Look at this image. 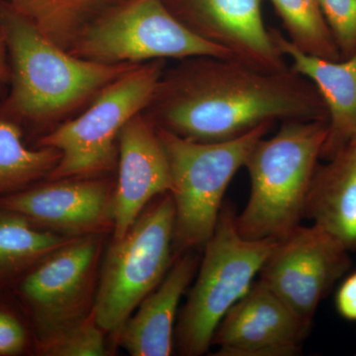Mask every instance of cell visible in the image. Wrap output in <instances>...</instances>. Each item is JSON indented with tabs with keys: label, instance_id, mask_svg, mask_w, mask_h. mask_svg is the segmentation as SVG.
<instances>
[{
	"label": "cell",
	"instance_id": "cell-25",
	"mask_svg": "<svg viewBox=\"0 0 356 356\" xmlns=\"http://www.w3.org/2000/svg\"><path fill=\"white\" fill-rule=\"evenodd\" d=\"M336 308L341 317L356 322V273L348 276L337 290Z\"/></svg>",
	"mask_w": 356,
	"mask_h": 356
},
{
	"label": "cell",
	"instance_id": "cell-6",
	"mask_svg": "<svg viewBox=\"0 0 356 356\" xmlns=\"http://www.w3.org/2000/svg\"><path fill=\"white\" fill-rule=\"evenodd\" d=\"M277 243L243 238L236 229L234 211L229 206L222 208L178 320L177 341L182 355L207 353L222 318L250 290Z\"/></svg>",
	"mask_w": 356,
	"mask_h": 356
},
{
	"label": "cell",
	"instance_id": "cell-9",
	"mask_svg": "<svg viewBox=\"0 0 356 356\" xmlns=\"http://www.w3.org/2000/svg\"><path fill=\"white\" fill-rule=\"evenodd\" d=\"M102 252L99 235L70 241L35 264L11 288L37 341L92 313Z\"/></svg>",
	"mask_w": 356,
	"mask_h": 356
},
{
	"label": "cell",
	"instance_id": "cell-24",
	"mask_svg": "<svg viewBox=\"0 0 356 356\" xmlns=\"http://www.w3.org/2000/svg\"><path fill=\"white\" fill-rule=\"evenodd\" d=\"M341 58L356 51V0H318Z\"/></svg>",
	"mask_w": 356,
	"mask_h": 356
},
{
	"label": "cell",
	"instance_id": "cell-18",
	"mask_svg": "<svg viewBox=\"0 0 356 356\" xmlns=\"http://www.w3.org/2000/svg\"><path fill=\"white\" fill-rule=\"evenodd\" d=\"M72 240L0 205V290H11L35 264Z\"/></svg>",
	"mask_w": 356,
	"mask_h": 356
},
{
	"label": "cell",
	"instance_id": "cell-19",
	"mask_svg": "<svg viewBox=\"0 0 356 356\" xmlns=\"http://www.w3.org/2000/svg\"><path fill=\"white\" fill-rule=\"evenodd\" d=\"M124 0H6L44 37L70 51L84 30Z\"/></svg>",
	"mask_w": 356,
	"mask_h": 356
},
{
	"label": "cell",
	"instance_id": "cell-5",
	"mask_svg": "<svg viewBox=\"0 0 356 356\" xmlns=\"http://www.w3.org/2000/svg\"><path fill=\"white\" fill-rule=\"evenodd\" d=\"M165 70V60L136 65L103 88L83 114L40 138L38 147L60 153L48 179L97 177L113 170L122 129L149 106Z\"/></svg>",
	"mask_w": 356,
	"mask_h": 356
},
{
	"label": "cell",
	"instance_id": "cell-7",
	"mask_svg": "<svg viewBox=\"0 0 356 356\" xmlns=\"http://www.w3.org/2000/svg\"><path fill=\"white\" fill-rule=\"evenodd\" d=\"M175 208L170 192L149 204L120 238H113L100 273L92 315L117 334L172 264Z\"/></svg>",
	"mask_w": 356,
	"mask_h": 356
},
{
	"label": "cell",
	"instance_id": "cell-15",
	"mask_svg": "<svg viewBox=\"0 0 356 356\" xmlns=\"http://www.w3.org/2000/svg\"><path fill=\"white\" fill-rule=\"evenodd\" d=\"M271 36L283 56L292 60V70L311 81L329 112V129L321 159L329 161L353 140L356 130V51L334 62L308 55L280 32Z\"/></svg>",
	"mask_w": 356,
	"mask_h": 356
},
{
	"label": "cell",
	"instance_id": "cell-27",
	"mask_svg": "<svg viewBox=\"0 0 356 356\" xmlns=\"http://www.w3.org/2000/svg\"><path fill=\"white\" fill-rule=\"evenodd\" d=\"M350 143H351V144L355 145V146L356 147V130H355V135H353V140H351Z\"/></svg>",
	"mask_w": 356,
	"mask_h": 356
},
{
	"label": "cell",
	"instance_id": "cell-11",
	"mask_svg": "<svg viewBox=\"0 0 356 356\" xmlns=\"http://www.w3.org/2000/svg\"><path fill=\"white\" fill-rule=\"evenodd\" d=\"M115 187L96 177L64 178L33 184L0 197L39 228L74 238L114 229Z\"/></svg>",
	"mask_w": 356,
	"mask_h": 356
},
{
	"label": "cell",
	"instance_id": "cell-8",
	"mask_svg": "<svg viewBox=\"0 0 356 356\" xmlns=\"http://www.w3.org/2000/svg\"><path fill=\"white\" fill-rule=\"evenodd\" d=\"M69 51L84 60L113 65L166 58H234L226 49L191 31L163 0H124L96 18Z\"/></svg>",
	"mask_w": 356,
	"mask_h": 356
},
{
	"label": "cell",
	"instance_id": "cell-22",
	"mask_svg": "<svg viewBox=\"0 0 356 356\" xmlns=\"http://www.w3.org/2000/svg\"><path fill=\"white\" fill-rule=\"evenodd\" d=\"M102 327L92 313L76 324L37 341L35 355L44 356H105L109 355Z\"/></svg>",
	"mask_w": 356,
	"mask_h": 356
},
{
	"label": "cell",
	"instance_id": "cell-4",
	"mask_svg": "<svg viewBox=\"0 0 356 356\" xmlns=\"http://www.w3.org/2000/svg\"><path fill=\"white\" fill-rule=\"evenodd\" d=\"M261 124L236 139L201 143L156 128L172 175L170 193L175 208L173 248L204 247L216 228L222 201L232 178L245 166L252 147L273 127Z\"/></svg>",
	"mask_w": 356,
	"mask_h": 356
},
{
	"label": "cell",
	"instance_id": "cell-2",
	"mask_svg": "<svg viewBox=\"0 0 356 356\" xmlns=\"http://www.w3.org/2000/svg\"><path fill=\"white\" fill-rule=\"evenodd\" d=\"M0 27L11 70L10 92L0 103V116L21 129L49 128L65 120L139 65L76 57L44 37L6 0H0Z\"/></svg>",
	"mask_w": 356,
	"mask_h": 356
},
{
	"label": "cell",
	"instance_id": "cell-16",
	"mask_svg": "<svg viewBox=\"0 0 356 356\" xmlns=\"http://www.w3.org/2000/svg\"><path fill=\"white\" fill-rule=\"evenodd\" d=\"M199 259L191 252L179 255L158 287L149 293L116 334L118 343L133 356H168L178 306L194 274Z\"/></svg>",
	"mask_w": 356,
	"mask_h": 356
},
{
	"label": "cell",
	"instance_id": "cell-1",
	"mask_svg": "<svg viewBox=\"0 0 356 356\" xmlns=\"http://www.w3.org/2000/svg\"><path fill=\"white\" fill-rule=\"evenodd\" d=\"M184 139L224 142L276 120H329L318 89L293 70L261 72L234 60L185 58L163 72L143 112Z\"/></svg>",
	"mask_w": 356,
	"mask_h": 356
},
{
	"label": "cell",
	"instance_id": "cell-23",
	"mask_svg": "<svg viewBox=\"0 0 356 356\" xmlns=\"http://www.w3.org/2000/svg\"><path fill=\"white\" fill-rule=\"evenodd\" d=\"M36 337L31 323L11 290H0V356L34 353Z\"/></svg>",
	"mask_w": 356,
	"mask_h": 356
},
{
	"label": "cell",
	"instance_id": "cell-14",
	"mask_svg": "<svg viewBox=\"0 0 356 356\" xmlns=\"http://www.w3.org/2000/svg\"><path fill=\"white\" fill-rule=\"evenodd\" d=\"M113 238H120L154 198L172 191L170 163L153 122L138 114L118 139Z\"/></svg>",
	"mask_w": 356,
	"mask_h": 356
},
{
	"label": "cell",
	"instance_id": "cell-26",
	"mask_svg": "<svg viewBox=\"0 0 356 356\" xmlns=\"http://www.w3.org/2000/svg\"><path fill=\"white\" fill-rule=\"evenodd\" d=\"M11 70L9 65L8 50L6 35L0 27V83H10Z\"/></svg>",
	"mask_w": 356,
	"mask_h": 356
},
{
	"label": "cell",
	"instance_id": "cell-13",
	"mask_svg": "<svg viewBox=\"0 0 356 356\" xmlns=\"http://www.w3.org/2000/svg\"><path fill=\"white\" fill-rule=\"evenodd\" d=\"M175 17L243 64L267 72L288 70L262 20L261 0H184Z\"/></svg>",
	"mask_w": 356,
	"mask_h": 356
},
{
	"label": "cell",
	"instance_id": "cell-12",
	"mask_svg": "<svg viewBox=\"0 0 356 356\" xmlns=\"http://www.w3.org/2000/svg\"><path fill=\"white\" fill-rule=\"evenodd\" d=\"M310 327L259 280L222 318L212 344L220 356L295 355Z\"/></svg>",
	"mask_w": 356,
	"mask_h": 356
},
{
	"label": "cell",
	"instance_id": "cell-17",
	"mask_svg": "<svg viewBox=\"0 0 356 356\" xmlns=\"http://www.w3.org/2000/svg\"><path fill=\"white\" fill-rule=\"evenodd\" d=\"M305 216L356 252V147L348 145L314 175Z\"/></svg>",
	"mask_w": 356,
	"mask_h": 356
},
{
	"label": "cell",
	"instance_id": "cell-10",
	"mask_svg": "<svg viewBox=\"0 0 356 356\" xmlns=\"http://www.w3.org/2000/svg\"><path fill=\"white\" fill-rule=\"evenodd\" d=\"M350 267V252L314 224L278 241L259 273L295 315L311 324L320 302Z\"/></svg>",
	"mask_w": 356,
	"mask_h": 356
},
{
	"label": "cell",
	"instance_id": "cell-3",
	"mask_svg": "<svg viewBox=\"0 0 356 356\" xmlns=\"http://www.w3.org/2000/svg\"><path fill=\"white\" fill-rule=\"evenodd\" d=\"M327 129L329 120L285 121L275 136L254 145L245 163L250 198L236 216L241 236L280 241L300 226Z\"/></svg>",
	"mask_w": 356,
	"mask_h": 356
},
{
	"label": "cell",
	"instance_id": "cell-20",
	"mask_svg": "<svg viewBox=\"0 0 356 356\" xmlns=\"http://www.w3.org/2000/svg\"><path fill=\"white\" fill-rule=\"evenodd\" d=\"M60 159V152L53 147H26L22 129L0 116V197L48 177Z\"/></svg>",
	"mask_w": 356,
	"mask_h": 356
},
{
	"label": "cell",
	"instance_id": "cell-21",
	"mask_svg": "<svg viewBox=\"0 0 356 356\" xmlns=\"http://www.w3.org/2000/svg\"><path fill=\"white\" fill-rule=\"evenodd\" d=\"M299 50L324 60H343L318 0H271Z\"/></svg>",
	"mask_w": 356,
	"mask_h": 356
}]
</instances>
